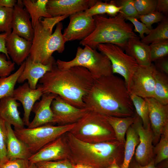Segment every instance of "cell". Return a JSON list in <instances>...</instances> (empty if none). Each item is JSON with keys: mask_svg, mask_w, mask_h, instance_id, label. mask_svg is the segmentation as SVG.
I'll return each mask as SVG.
<instances>
[{"mask_svg": "<svg viewBox=\"0 0 168 168\" xmlns=\"http://www.w3.org/2000/svg\"><path fill=\"white\" fill-rule=\"evenodd\" d=\"M55 63L54 57L48 64H44L33 62L28 56L25 60V68L17 82L22 83L27 80L30 88L36 89L37 83L40 79L47 72L52 70Z\"/></svg>", "mask_w": 168, "mask_h": 168, "instance_id": "d6986e66", "label": "cell"}, {"mask_svg": "<svg viewBox=\"0 0 168 168\" xmlns=\"http://www.w3.org/2000/svg\"><path fill=\"white\" fill-rule=\"evenodd\" d=\"M144 99L148 105L150 126L154 135L153 142L156 143L165 128L168 126V105L162 104L153 98Z\"/></svg>", "mask_w": 168, "mask_h": 168, "instance_id": "2e32d148", "label": "cell"}, {"mask_svg": "<svg viewBox=\"0 0 168 168\" xmlns=\"http://www.w3.org/2000/svg\"><path fill=\"white\" fill-rule=\"evenodd\" d=\"M57 95L51 93H43L41 99L36 102L32 110L35 114L28 128H32L48 124H53V114L51 105L53 100Z\"/></svg>", "mask_w": 168, "mask_h": 168, "instance_id": "ffe728a7", "label": "cell"}, {"mask_svg": "<svg viewBox=\"0 0 168 168\" xmlns=\"http://www.w3.org/2000/svg\"><path fill=\"white\" fill-rule=\"evenodd\" d=\"M64 135L70 151L69 160L73 165H87L95 168H108L115 160L121 166L124 144L117 140L98 143L81 141L69 132Z\"/></svg>", "mask_w": 168, "mask_h": 168, "instance_id": "3957f363", "label": "cell"}, {"mask_svg": "<svg viewBox=\"0 0 168 168\" xmlns=\"http://www.w3.org/2000/svg\"><path fill=\"white\" fill-rule=\"evenodd\" d=\"M165 15L155 10L147 14L139 16V19L150 30L152 28V25L154 23L161 21Z\"/></svg>", "mask_w": 168, "mask_h": 168, "instance_id": "74e56055", "label": "cell"}, {"mask_svg": "<svg viewBox=\"0 0 168 168\" xmlns=\"http://www.w3.org/2000/svg\"><path fill=\"white\" fill-rule=\"evenodd\" d=\"M12 29V31L19 36L32 41L34 29L30 16L24 8L22 0H17L13 8Z\"/></svg>", "mask_w": 168, "mask_h": 168, "instance_id": "e0dca14e", "label": "cell"}, {"mask_svg": "<svg viewBox=\"0 0 168 168\" xmlns=\"http://www.w3.org/2000/svg\"><path fill=\"white\" fill-rule=\"evenodd\" d=\"M21 104L12 96H8L0 100V118L5 122L13 125L14 129L23 128L25 125L18 110Z\"/></svg>", "mask_w": 168, "mask_h": 168, "instance_id": "7402d4cb", "label": "cell"}, {"mask_svg": "<svg viewBox=\"0 0 168 168\" xmlns=\"http://www.w3.org/2000/svg\"><path fill=\"white\" fill-rule=\"evenodd\" d=\"M130 93L135 112L141 119L143 127L146 128L150 125L147 103L144 99Z\"/></svg>", "mask_w": 168, "mask_h": 168, "instance_id": "4dcf8cb0", "label": "cell"}, {"mask_svg": "<svg viewBox=\"0 0 168 168\" xmlns=\"http://www.w3.org/2000/svg\"><path fill=\"white\" fill-rule=\"evenodd\" d=\"M15 63L8 60L5 55L0 54V77L8 76L15 69Z\"/></svg>", "mask_w": 168, "mask_h": 168, "instance_id": "ab89813d", "label": "cell"}, {"mask_svg": "<svg viewBox=\"0 0 168 168\" xmlns=\"http://www.w3.org/2000/svg\"><path fill=\"white\" fill-rule=\"evenodd\" d=\"M167 75L156 68L153 98L164 105H168V78Z\"/></svg>", "mask_w": 168, "mask_h": 168, "instance_id": "83f0119b", "label": "cell"}, {"mask_svg": "<svg viewBox=\"0 0 168 168\" xmlns=\"http://www.w3.org/2000/svg\"><path fill=\"white\" fill-rule=\"evenodd\" d=\"M96 49L107 57L111 63L113 74H118L123 77L128 90L132 76L138 66L136 61L121 48L113 44H99Z\"/></svg>", "mask_w": 168, "mask_h": 168, "instance_id": "9c48e42d", "label": "cell"}, {"mask_svg": "<svg viewBox=\"0 0 168 168\" xmlns=\"http://www.w3.org/2000/svg\"><path fill=\"white\" fill-rule=\"evenodd\" d=\"M96 0H48L47 12L52 17L70 16L83 12L94 5Z\"/></svg>", "mask_w": 168, "mask_h": 168, "instance_id": "9a60e30c", "label": "cell"}, {"mask_svg": "<svg viewBox=\"0 0 168 168\" xmlns=\"http://www.w3.org/2000/svg\"><path fill=\"white\" fill-rule=\"evenodd\" d=\"M48 0H23L22 3L30 17L34 27L42 18L52 17L47 12L46 5Z\"/></svg>", "mask_w": 168, "mask_h": 168, "instance_id": "d4e9b609", "label": "cell"}, {"mask_svg": "<svg viewBox=\"0 0 168 168\" xmlns=\"http://www.w3.org/2000/svg\"><path fill=\"white\" fill-rule=\"evenodd\" d=\"M8 35L6 33H0V54H3L8 60H10L6 45V39Z\"/></svg>", "mask_w": 168, "mask_h": 168, "instance_id": "bcb514c9", "label": "cell"}, {"mask_svg": "<svg viewBox=\"0 0 168 168\" xmlns=\"http://www.w3.org/2000/svg\"><path fill=\"white\" fill-rule=\"evenodd\" d=\"M7 130V152L8 160H28L32 155L27 145L16 135L10 124L6 123Z\"/></svg>", "mask_w": 168, "mask_h": 168, "instance_id": "603a6c76", "label": "cell"}, {"mask_svg": "<svg viewBox=\"0 0 168 168\" xmlns=\"http://www.w3.org/2000/svg\"><path fill=\"white\" fill-rule=\"evenodd\" d=\"M32 41L28 40L12 31L6 39L8 54L13 62L20 65L29 56Z\"/></svg>", "mask_w": 168, "mask_h": 168, "instance_id": "44dd1931", "label": "cell"}, {"mask_svg": "<svg viewBox=\"0 0 168 168\" xmlns=\"http://www.w3.org/2000/svg\"><path fill=\"white\" fill-rule=\"evenodd\" d=\"M33 168H38L35 164H33Z\"/></svg>", "mask_w": 168, "mask_h": 168, "instance_id": "f5cc1de1", "label": "cell"}, {"mask_svg": "<svg viewBox=\"0 0 168 168\" xmlns=\"http://www.w3.org/2000/svg\"><path fill=\"white\" fill-rule=\"evenodd\" d=\"M84 48H77L75 58L72 60L63 61L59 59L56 65L60 69H65L75 66L86 68L94 80L113 74L111 62L106 55L87 46Z\"/></svg>", "mask_w": 168, "mask_h": 168, "instance_id": "52a82bcc", "label": "cell"}, {"mask_svg": "<svg viewBox=\"0 0 168 168\" xmlns=\"http://www.w3.org/2000/svg\"><path fill=\"white\" fill-rule=\"evenodd\" d=\"M107 2L97 1L92 7L83 11L86 16L93 17L96 15H101L106 13Z\"/></svg>", "mask_w": 168, "mask_h": 168, "instance_id": "b9f144b4", "label": "cell"}, {"mask_svg": "<svg viewBox=\"0 0 168 168\" xmlns=\"http://www.w3.org/2000/svg\"><path fill=\"white\" fill-rule=\"evenodd\" d=\"M139 16L149 14L156 10L157 0H133Z\"/></svg>", "mask_w": 168, "mask_h": 168, "instance_id": "d590c367", "label": "cell"}, {"mask_svg": "<svg viewBox=\"0 0 168 168\" xmlns=\"http://www.w3.org/2000/svg\"><path fill=\"white\" fill-rule=\"evenodd\" d=\"M43 93L39 87L33 89L30 88L27 82L15 89L13 97L16 101H19L22 105L24 113L22 119L25 125L28 126L29 118L33 107L36 101L40 100Z\"/></svg>", "mask_w": 168, "mask_h": 168, "instance_id": "ac0fdd59", "label": "cell"}, {"mask_svg": "<svg viewBox=\"0 0 168 168\" xmlns=\"http://www.w3.org/2000/svg\"><path fill=\"white\" fill-rule=\"evenodd\" d=\"M154 153L156 155L154 162L156 166L168 158V126L163 130L160 139L155 147Z\"/></svg>", "mask_w": 168, "mask_h": 168, "instance_id": "1f68e13d", "label": "cell"}, {"mask_svg": "<svg viewBox=\"0 0 168 168\" xmlns=\"http://www.w3.org/2000/svg\"><path fill=\"white\" fill-rule=\"evenodd\" d=\"M168 40V18L165 16L164 19L155 28L141 41L148 45Z\"/></svg>", "mask_w": 168, "mask_h": 168, "instance_id": "f546056e", "label": "cell"}, {"mask_svg": "<svg viewBox=\"0 0 168 168\" xmlns=\"http://www.w3.org/2000/svg\"><path fill=\"white\" fill-rule=\"evenodd\" d=\"M156 69L152 63L147 66L138 65L132 77L130 93L144 99L153 98Z\"/></svg>", "mask_w": 168, "mask_h": 168, "instance_id": "30bf717a", "label": "cell"}, {"mask_svg": "<svg viewBox=\"0 0 168 168\" xmlns=\"http://www.w3.org/2000/svg\"><path fill=\"white\" fill-rule=\"evenodd\" d=\"M124 50L126 54L135 59L139 66H147L152 63L149 45L140 39H129Z\"/></svg>", "mask_w": 168, "mask_h": 168, "instance_id": "cb8c5ba5", "label": "cell"}, {"mask_svg": "<svg viewBox=\"0 0 168 168\" xmlns=\"http://www.w3.org/2000/svg\"><path fill=\"white\" fill-rule=\"evenodd\" d=\"M32 165L28 160H8L0 165V168H33Z\"/></svg>", "mask_w": 168, "mask_h": 168, "instance_id": "60d3db41", "label": "cell"}, {"mask_svg": "<svg viewBox=\"0 0 168 168\" xmlns=\"http://www.w3.org/2000/svg\"><path fill=\"white\" fill-rule=\"evenodd\" d=\"M149 46L150 58L152 63L166 57L168 54V40L151 44Z\"/></svg>", "mask_w": 168, "mask_h": 168, "instance_id": "836d02e7", "label": "cell"}, {"mask_svg": "<svg viewBox=\"0 0 168 168\" xmlns=\"http://www.w3.org/2000/svg\"><path fill=\"white\" fill-rule=\"evenodd\" d=\"M155 66L159 71L168 74V60L166 57L162 58L154 61Z\"/></svg>", "mask_w": 168, "mask_h": 168, "instance_id": "f6af8a7d", "label": "cell"}, {"mask_svg": "<svg viewBox=\"0 0 168 168\" xmlns=\"http://www.w3.org/2000/svg\"><path fill=\"white\" fill-rule=\"evenodd\" d=\"M68 16L41 18L34 27V34L29 57L33 62L48 64L55 51L62 53L65 44L61 22Z\"/></svg>", "mask_w": 168, "mask_h": 168, "instance_id": "277c9868", "label": "cell"}, {"mask_svg": "<svg viewBox=\"0 0 168 168\" xmlns=\"http://www.w3.org/2000/svg\"><path fill=\"white\" fill-rule=\"evenodd\" d=\"M74 168L73 167V168Z\"/></svg>", "mask_w": 168, "mask_h": 168, "instance_id": "db71d44e", "label": "cell"}, {"mask_svg": "<svg viewBox=\"0 0 168 168\" xmlns=\"http://www.w3.org/2000/svg\"><path fill=\"white\" fill-rule=\"evenodd\" d=\"M17 1L16 0H0V6L13 8Z\"/></svg>", "mask_w": 168, "mask_h": 168, "instance_id": "681fc988", "label": "cell"}, {"mask_svg": "<svg viewBox=\"0 0 168 168\" xmlns=\"http://www.w3.org/2000/svg\"><path fill=\"white\" fill-rule=\"evenodd\" d=\"M73 166L74 168H95L89 165L81 164L73 165Z\"/></svg>", "mask_w": 168, "mask_h": 168, "instance_id": "f907efd6", "label": "cell"}, {"mask_svg": "<svg viewBox=\"0 0 168 168\" xmlns=\"http://www.w3.org/2000/svg\"><path fill=\"white\" fill-rule=\"evenodd\" d=\"M96 27L93 17L85 15L83 12L70 16V21L63 34L65 42L82 40L94 30Z\"/></svg>", "mask_w": 168, "mask_h": 168, "instance_id": "7c38bea8", "label": "cell"}, {"mask_svg": "<svg viewBox=\"0 0 168 168\" xmlns=\"http://www.w3.org/2000/svg\"><path fill=\"white\" fill-rule=\"evenodd\" d=\"M38 168H72L73 164L68 159L45 161L35 164Z\"/></svg>", "mask_w": 168, "mask_h": 168, "instance_id": "f35d334b", "label": "cell"}, {"mask_svg": "<svg viewBox=\"0 0 168 168\" xmlns=\"http://www.w3.org/2000/svg\"><path fill=\"white\" fill-rule=\"evenodd\" d=\"M94 80L84 67L75 66L62 70L58 68L55 63L52 70L40 79L36 87L43 94H55L72 105L84 108H86L84 98Z\"/></svg>", "mask_w": 168, "mask_h": 168, "instance_id": "7a4b0ae2", "label": "cell"}, {"mask_svg": "<svg viewBox=\"0 0 168 168\" xmlns=\"http://www.w3.org/2000/svg\"><path fill=\"white\" fill-rule=\"evenodd\" d=\"M121 7L116 5L113 1L108 3L106 7V13L111 17L115 16L120 12Z\"/></svg>", "mask_w": 168, "mask_h": 168, "instance_id": "ee69618b", "label": "cell"}, {"mask_svg": "<svg viewBox=\"0 0 168 168\" xmlns=\"http://www.w3.org/2000/svg\"><path fill=\"white\" fill-rule=\"evenodd\" d=\"M69 132L78 139L88 143H98L116 140L107 116L91 110L77 121Z\"/></svg>", "mask_w": 168, "mask_h": 168, "instance_id": "8992f818", "label": "cell"}, {"mask_svg": "<svg viewBox=\"0 0 168 168\" xmlns=\"http://www.w3.org/2000/svg\"><path fill=\"white\" fill-rule=\"evenodd\" d=\"M117 6L121 7L120 12L124 17H134L139 19V15L134 5L133 0L113 1Z\"/></svg>", "mask_w": 168, "mask_h": 168, "instance_id": "e575fe53", "label": "cell"}, {"mask_svg": "<svg viewBox=\"0 0 168 168\" xmlns=\"http://www.w3.org/2000/svg\"><path fill=\"white\" fill-rule=\"evenodd\" d=\"M128 168H156L154 162V159L149 163L145 166H142L138 163L135 160H132Z\"/></svg>", "mask_w": 168, "mask_h": 168, "instance_id": "c3c4849f", "label": "cell"}, {"mask_svg": "<svg viewBox=\"0 0 168 168\" xmlns=\"http://www.w3.org/2000/svg\"><path fill=\"white\" fill-rule=\"evenodd\" d=\"M126 135L124 158L121 168H128L139 142L138 134L133 124L128 129Z\"/></svg>", "mask_w": 168, "mask_h": 168, "instance_id": "484cf974", "label": "cell"}, {"mask_svg": "<svg viewBox=\"0 0 168 168\" xmlns=\"http://www.w3.org/2000/svg\"><path fill=\"white\" fill-rule=\"evenodd\" d=\"M108 121L112 127L116 140L125 144V135L129 127L133 123L135 115L133 117H119L107 116Z\"/></svg>", "mask_w": 168, "mask_h": 168, "instance_id": "4316f807", "label": "cell"}, {"mask_svg": "<svg viewBox=\"0 0 168 168\" xmlns=\"http://www.w3.org/2000/svg\"><path fill=\"white\" fill-rule=\"evenodd\" d=\"M70 151L64 134L49 143L29 159L32 164L69 159Z\"/></svg>", "mask_w": 168, "mask_h": 168, "instance_id": "4fadbf2b", "label": "cell"}, {"mask_svg": "<svg viewBox=\"0 0 168 168\" xmlns=\"http://www.w3.org/2000/svg\"><path fill=\"white\" fill-rule=\"evenodd\" d=\"M135 120L133 125L139 137V142L135 152V160L142 166L149 163L153 159L154 135L150 125L146 128L143 126L140 118L135 112Z\"/></svg>", "mask_w": 168, "mask_h": 168, "instance_id": "8fae6325", "label": "cell"}, {"mask_svg": "<svg viewBox=\"0 0 168 168\" xmlns=\"http://www.w3.org/2000/svg\"><path fill=\"white\" fill-rule=\"evenodd\" d=\"M51 107L53 114V124L58 125L76 123L90 110L86 107H76L58 95L52 101Z\"/></svg>", "mask_w": 168, "mask_h": 168, "instance_id": "5bb4252c", "label": "cell"}, {"mask_svg": "<svg viewBox=\"0 0 168 168\" xmlns=\"http://www.w3.org/2000/svg\"><path fill=\"white\" fill-rule=\"evenodd\" d=\"M156 10L167 16L168 13V0H157Z\"/></svg>", "mask_w": 168, "mask_h": 168, "instance_id": "7dc6e473", "label": "cell"}, {"mask_svg": "<svg viewBox=\"0 0 168 168\" xmlns=\"http://www.w3.org/2000/svg\"><path fill=\"white\" fill-rule=\"evenodd\" d=\"M75 123L58 126L48 124L32 128L14 129V132L33 154L49 143L70 132Z\"/></svg>", "mask_w": 168, "mask_h": 168, "instance_id": "ba28073f", "label": "cell"}, {"mask_svg": "<svg viewBox=\"0 0 168 168\" xmlns=\"http://www.w3.org/2000/svg\"><path fill=\"white\" fill-rule=\"evenodd\" d=\"M124 17L126 20L129 21L133 24L135 27L133 31L139 33L140 38L142 39L144 37V34L147 35L150 33L151 30L145 24L139 21L138 19L134 17Z\"/></svg>", "mask_w": 168, "mask_h": 168, "instance_id": "7bdbcfd3", "label": "cell"}, {"mask_svg": "<svg viewBox=\"0 0 168 168\" xmlns=\"http://www.w3.org/2000/svg\"><path fill=\"white\" fill-rule=\"evenodd\" d=\"M13 8L0 6V32L10 34L12 31Z\"/></svg>", "mask_w": 168, "mask_h": 168, "instance_id": "d6a6232c", "label": "cell"}, {"mask_svg": "<svg viewBox=\"0 0 168 168\" xmlns=\"http://www.w3.org/2000/svg\"><path fill=\"white\" fill-rule=\"evenodd\" d=\"M83 101L86 107L107 116H134L135 110L124 79L112 74L95 80Z\"/></svg>", "mask_w": 168, "mask_h": 168, "instance_id": "6da1fadb", "label": "cell"}, {"mask_svg": "<svg viewBox=\"0 0 168 168\" xmlns=\"http://www.w3.org/2000/svg\"><path fill=\"white\" fill-rule=\"evenodd\" d=\"M108 168H121V166L115 160L109 166Z\"/></svg>", "mask_w": 168, "mask_h": 168, "instance_id": "816d5d0a", "label": "cell"}, {"mask_svg": "<svg viewBox=\"0 0 168 168\" xmlns=\"http://www.w3.org/2000/svg\"><path fill=\"white\" fill-rule=\"evenodd\" d=\"M93 17L95 28L91 34L81 40L80 44L96 49L99 44L110 43L124 49L129 39H140L133 31L132 25L126 21L120 12L113 17L99 15Z\"/></svg>", "mask_w": 168, "mask_h": 168, "instance_id": "5b68a950", "label": "cell"}, {"mask_svg": "<svg viewBox=\"0 0 168 168\" xmlns=\"http://www.w3.org/2000/svg\"><path fill=\"white\" fill-rule=\"evenodd\" d=\"M25 65V61L14 73L6 77H0V100L5 97L13 96L15 86Z\"/></svg>", "mask_w": 168, "mask_h": 168, "instance_id": "f1b7e54d", "label": "cell"}, {"mask_svg": "<svg viewBox=\"0 0 168 168\" xmlns=\"http://www.w3.org/2000/svg\"><path fill=\"white\" fill-rule=\"evenodd\" d=\"M7 130L5 122L0 118V165L8 159L7 152Z\"/></svg>", "mask_w": 168, "mask_h": 168, "instance_id": "8d00e7d4", "label": "cell"}]
</instances>
